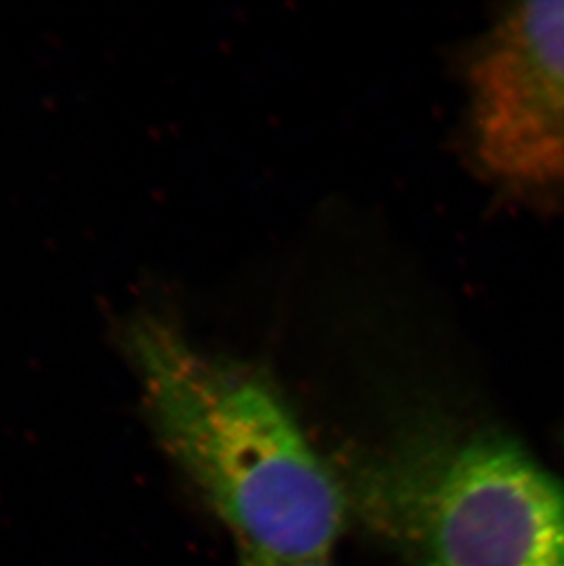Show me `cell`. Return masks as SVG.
Segmentation results:
<instances>
[{"label":"cell","instance_id":"1","mask_svg":"<svg viewBox=\"0 0 564 566\" xmlns=\"http://www.w3.org/2000/svg\"><path fill=\"white\" fill-rule=\"evenodd\" d=\"M134 342L156 433L240 552L326 559L345 526V493L273 381L161 323Z\"/></svg>","mask_w":564,"mask_h":566},{"label":"cell","instance_id":"2","mask_svg":"<svg viewBox=\"0 0 564 566\" xmlns=\"http://www.w3.org/2000/svg\"><path fill=\"white\" fill-rule=\"evenodd\" d=\"M336 473L409 566H564V486L497 429L421 423Z\"/></svg>","mask_w":564,"mask_h":566},{"label":"cell","instance_id":"3","mask_svg":"<svg viewBox=\"0 0 564 566\" xmlns=\"http://www.w3.org/2000/svg\"><path fill=\"white\" fill-rule=\"evenodd\" d=\"M469 136L504 191L564 189V0L511 4L469 61Z\"/></svg>","mask_w":564,"mask_h":566},{"label":"cell","instance_id":"4","mask_svg":"<svg viewBox=\"0 0 564 566\" xmlns=\"http://www.w3.org/2000/svg\"><path fill=\"white\" fill-rule=\"evenodd\" d=\"M240 566H331L326 559H275L240 552Z\"/></svg>","mask_w":564,"mask_h":566}]
</instances>
